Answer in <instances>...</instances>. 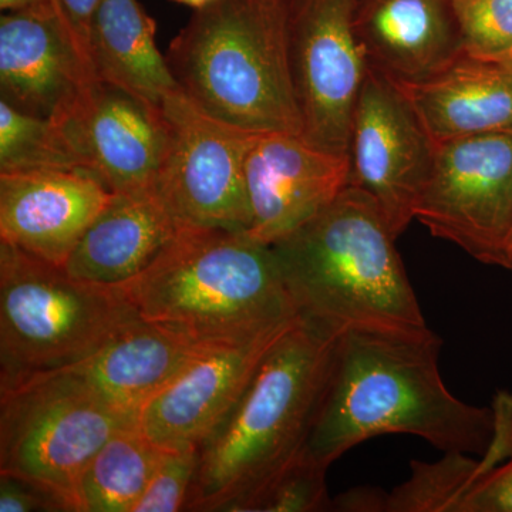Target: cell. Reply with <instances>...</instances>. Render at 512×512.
Masks as SVG:
<instances>
[{"instance_id": "cell-32", "label": "cell", "mask_w": 512, "mask_h": 512, "mask_svg": "<svg viewBox=\"0 0 512 512\" xmlns=\"http://www.w3.org/2000/svg\"><path fill=\"white\" fill-rule=\"evenodd\" d=\"M46 3H59V0H0V8L3 12H15V10L36 8Z\"/></svg>"}, {"instance_id": "cell-4", "label": "cell", "mask_w": 512, "mask_h": 512, "mask_svg": "<svg viewBox=\"0 0 512 512\" xmlns=\"http://www.w3.org/2000/svg\"><path fill=\"white\" fill-rule=\"evenodd\" d=\"M117 289L141 319L197 343L245 342L298 319L274 248L247 232L184 229Z\"/></svg>"}, {"instance_id": "cell-10", "label": "cell", "mask_w": 512, "mask_h": 512, "mask_svg": "<svg viewBox=\"0 0 512 512\" xmlns=\"http://www.w3.org/2000/svg\"><path fill=\"white\" fill-rule=\"evenodd\" d=\"M414 220L481 264L501 266L512 228V134L437 144Z\"/></svg>"}, {"instance_id": "cell-28", "label": "cell", "mask_w": 512, "mask_h": 512, "mask_svg": "<svg viewBox=\"0 0 512 512\" xmlns=\"http://www.w3.org/2000/svg\"><path fill=\"white\" fill-rule=\"evenodd\" d=\"M460 512H512V454L478 478Z\"/></svg>"}, {"instance_id": "cell-27", "label": "cell", "mask_w": 512, "mask_h": 512, "mask_svg": "<svg viewBox=\"0 0 512 512\" xmlns=\"http://www.w3.org/2000/svg\"><path fill=\"white\" fill-rule=\"evenodd\" d=\"M197 468L198 447L163 448L134 512L185 511Z\"/></svg>"}, {"instance_id": "cell-18", "label": "cell", "mask_w": 512, "mask_h": 512, "mask_svg": "<svg viewBox=\"0 0 512 512\" xmlns=\"http://www.w3.org/2000/svg\"><path fill=\"white\" fill-rule=\"evenodd\" d=\"M356 29L367 64L397 84L429 79L464 52L450 0H360Z\"/></svg>"}, {"instance_id": "cell-25", "label": "cell", "mask_w": 512, "mask_h": 512, "mask_svg": "<svg viewBox=\"0 0 512 512\" xmlns=\"http://www.w3.org/2000/svg\"><path fill=\"white\" fill-rule=\"evenodd\" d=\"M329 466L303 451L301 456L285 468L258 494L254 495L241 512H318L333 510L326 474Z\"/></svg>"}, {"instance_id": "cell-13", "label": "cell", "mask_w": 512, "mask_h": 512, "mask_svg": "<svg viewBox=\"0 0 512 512\" xmlns=\"http://www.w3.org/2000/svg\"><path fill=\"white\" fill-rule=\"evenodd\" d=\"M348 185L349 154L323 150L286 131L261 133L245 160L251 214L247 234L274 245L328 207Z\"/></svg>"}, {"instance_id": "cell-12", "label": "cell", "mask_w": 512, "mask_h": 512, "mask_svg": "<svg viewBox=\"0 0 512 512\" xmlns=\"http://www.w3.org/2000/svg\"><path fill=\"white\" fill-rule=\"evenodd\" d=\"M55 123L84 171L107 190L153 187L168 141L163 110L116 84L93 79Z\"/></svg>"}, {"instance_id": "cell-15", "label": "cell", "mask_w": 512, "mask_h": 512, "mask_svg": "<svg viewBox=\"0 0 512 512\" xmlns=\"http://www.w3.org/2000/svg\"><path fill=\"white\" fill-rule=\"evenodd\" d=\"M291 325L245 342L205 343L141 406L138 427L161 448L200 446L231 412L265 353Z\"/></svg>"}, {"instance_id": "cell-1", "label": "cell", "mask_w": 512, "mask_h": 512, "mask_svg": "<svg viewBox=\"0 0 512 512\" xmlns=\"http://www.w3.org/2000/svg\"><path fill=\"white\" fill-rule=\"evenodd\" d=\"M441 345L433 330L417 338L340 336L308 453L330 467L357 444L384 434H410L443 453L485 456L497 414L447 389L439 367Z\"/></svg>"}, {"instance_id": "cell-7", "label": "cell", "mask_w": 512, "mask_h": 512, "mask_svg": "<svg viewBox=\"0 0 512 512\" xmlns=\"http://www.w3.org/2000/svg\"><path fill=\"white\" fill-rule=\"evenodd\" d=\"M137 413L111 403L72 369L0 387V474L56 495L74 512L87 464Z\"/></svg>"}, {"instance_id": "cell-33", "label": "cell", "mask_w": 512, "mask_h": 512, "mask_svg": "<svg viewBox=\"0 0 512 512\" xmlns=\"http://www.w3.org/2000/svg\"><path fill=\"white\" fill-rule=\"evenodd\" d=\"M500 268H505L512 272V228L504 244L503 259H501Z\"/></svg>"}, {"instance_id": "cell-24", "label": "cell", "mask_w": 512, "mask_h": 512, "mask_svg": "<svg viewBox=\"0 0 512 512\" xmlns=\"http://www.w3.org/2000/svg\"><path fill=\"white\" fill-rule=\"evenodd\" d=\"M57 170L86 173L62 128L0 100V173Z\"/></svg>"}, {"instance_id": "cell-34", "label": "cell", "mask_w": 512, "mask_h": 512, "mask_svg": "<svg viewBox=\"0 0 512 512\" xmlns=\"http://www.w3.org/2000/svg\"><path fill=\"white\" fill-rule=\"evenodd\" d=\"M171 2L178 3V5L188 6L194 10H201L210 6L215 0H171Z\"/></svg>"}, {"instance_id": "cell-21", "label": "cell", "mask_w": 512, "mask_h": 512, "mask_svg": "<svg viewBox=\"0 0 512 512\" xmlns=\"http://www.w3.org/2000/svg\"><path fill=\"white\" fill-rule=\"evenodd\" d=\"M157 23L138 0H101L89 36L96 79L106 80L161 109L180 92L156 42Z\"/></svg>"}, {"instance_id": "cell-8", "label": "cell", "mask_w": 512, "mask_h": 512, "mask_svg": "<svg viewBox=\"0 0 512 512\" xmlns=\"http://www.w3.org/2000/svg\"><path fill=\"white\" fill-rule=\"evenodd\" d=\"M360 0H281L286 60L302 137L348 154L353 111L367 73L357 36Z\"/></svg>"}, {"instance_id": "cell-16", "label": "cell", "mask_w": 512, "mask_h": 512, "mask_svg": "<svg viewBox=\"0 0 512 512\" xmlns=\"http://www.w3.org/2000/svg\"><path fill=\"white\" fill-rule=\"evenodd\" d=\"M111 195L82 171L0 173V241L63 266Z\"/></svg>"}, {"instance_id": "cell-22", "label": "cell", "mask_w": 512, "mask_h": 512, "mask_svg": "<svg viewBox=\"0 0 512 512\" xmlns=\"http://www.w3.org/2000/svg\"><path fill=\"white\" fill-rule=\"evenodd\" d=\"M161 453L137 423L117 430L83 471L74 512H134Z\"/></svg>"}, {"instance_id": "cell-19", "label": "cell", "mask_w": 512, "mask_h": 512, "mask_svg": "<svg viewBox=\"0 0 512 512\" xmlns=\"http://www.w3.org/2000/svg\"><path fill=\"white\" fill-rule=\"evenodd\" d=\"M397 86L436 144L481 134H512L510 62L463 52L429 79Z\"/></svg>"}, {"instance_id": "cell-3", "label": "cell", "mask_w": 512, "mask_h": 512, "mask_svg": "<svg viewBox=\"0 0 512 512\" xmlns=\"http://www.w3.org/2000/svg\"><path fill=\"white\" fill-rule=\"evenodd\" d=\"M338 336L296 319L265 353L231 412L198 446L185 511L241 512L308 446Z\"/></svg>"}, {"instance_id": "cell-35", "label": "cell", "mask_w": 512, "mask_h": 512, "mask_svg": "<svg viewBox=\"0 0 512 512\" xmlns=\"http://www.w3.org/2000/svg\"><path fill=\"white\" fill-rule=\"evenodd\" d=\"M256 2L262 3V5L272 9H279V5H281V0H256Z\"/></svg>"}, {"instance_id": "cell-31", "label": "cell", "mask_w": 512, "mask_h": 512, "mask_svg": "<svg viewBox=\"0 0 512 512\" xmlns=\"http://www.w3.org/2000/svg\"><path fill=\"white\" fill-rule=\"evenodd\" d=\"M387 494H376L375 490L350 491L333 500V510L339 511H386Z\"/></svg>"}, {"instance_id": "cell-20", "label": "cell", "mask_w": 512, "mask_h": 512, "mask_svg": "<svg viewBox=\"0 0 512 512\" xmlns=\"http://www.w3.org/2000/svg\"><path fill=\"white\" fill-rule=\"evenodd\" d=\"M202 345L137 316L93 356L69 369L111 403L138 413Z\"/></svg>"}, {"instance_id": "cell-5", "label": "cell", "mask_w": 512, "mask_h": 512, "mask_svg": "<svg viewBox=\"0 0 512 512\" xmlns=\"http://www.w3.org/2000/svg\"><path fill=\"white\" fill-rule=\"evenodd\" d=\"M165 59L184 96L212 119L251 133L302 136L281 8L215 0L195 10Z\"/></svg>"}, {"instance_id": "cell-29", "label": "cell", "mask_w": 512, "mask_h": 512, "mask_svg": "<svg viewBox=\"0 0 512 512\" xmlns=\"http://www.w3.org/2000/svg\"><path fill=\"white\" fill-rule=\"evenodd\" d=\"M0 512H67L56 495L22 478L0 474Z\"/></svg>"}, {"instance_id": "cell-2", "label": "cell", "mask_w": 512, "mask_h": 512, "mask_svg": "<svg viewBox=\"0 0 512 512\" xmlns=\"http://www.w3.org/2000/svg\"><path fill=\"white\" fill-rule=\"evenodd\" d=\"M376 201L348 185L272 245L298 318L332 336L431 332Z\"/></svg>"}, {"instance_id": "cell-26", "label": "cell", "mask_w": 512, "mask_h": 512, "mask_svg": "<svg viewBox=\"0 0 512 512\" xmlns=\"http://www.w3.org/2000/svg\"><path fill=\"white\" fill-rule=\"evenodd\" d=\"M464 52L512 63V0H450Z\"/></svg>"}, {"instance_id": "cell-17", "label": "cell", "mask_w": 512, "mask_h": 512, "mask_svg": "<svg viewBox=\"0 0 512 512\" xmlns=\"http://www.w3.org/2000/svg\"><path fill=\"white\" fill-rule=\"evenodd\" d=\"M184 229L153 187L113 192L64 271L79 281L120 288L146 272Z\"/></svg>"}, {"instance_id": "cell-9", "label": "cell", "mask_w": 512, "mask_h": 512, "mask_svg": "<svg viewBox=\"0 0 512 512\" xmlns=\"http://www.w3.org/2000/svg\"><path fill=\"white\" fill-rule=\"evenodd\" d=\"M168 141L154 191L185 229L247 232L245 160L261 133L212 119L183 92L164 101Z\"/></svg>"}, {"instance_id": "cell-14", "label": "cell", "mask_w": 512, "mask_h": 512, "mask_svg": "<svg viewBox=\"0 0 512 512\" xmlns=\"http://www.w3.org/2000/svg\"><path fill=\"white\" fill-rule=\"evenodd\" d=\"M94 76L59 3L3 12L0 100L30 116L57 121Z\"/></svg>"}, {"instance_id": "cell-11", "label": "cell", "mask_w": 512, "mask_h": 512, "mask_svg": "<svg viewBox=\"0 0 512 512\" xmlns=\"http://www.w3.org/2000/svg\"><path fill=\"white\" fill-rule=\"evenodd\" d=\"M436 146L399 86L367 67L350 130V184L376 201L396 239L414 221Z\"/></svg>"}, {"instance_id": "cell-23", "label": "cell", "mask_w": 512, "mask_h": 512, "mask_svg": "<svg viewBox=\"0 0 512 512\" xmlns=\"http://www.w3.org/2000/svg\"><path fill=\"white\" fill-rule=\"evenodd\" d=\"M500 463L493 453L485 454L481 461L463 453H444L436 463L414 460L409 480L387 494L386 511L460 512L478 478Z\"/></svg>"}, {"instance_id": "cell-6", "label": "cell", "mask_w": 512, "mask_h": 512, "mask_svg": "<svg viewBox=\"0 0 512 512\" xmlns=\"http://www.w3.org/2000/svg\"><path fill=\"white\" fill-rule=\"evenodd\" d=\"M137 316L119 289L0 241V387L79 365Z\"/></svg>"}, {"instance_id": "cell-30", "label": "cell", "mask_w": 512, "mask_h": 512, "mask_svg": "<svg viewBox=\"0 0 512 512\" xmlns=\"http://www.w3.org/2000/svg\"><path fill=\"white\" fill-rule=\"evenodd\" d=\"M100 3L101 0H59L60 8H62L66 19L69 20L84 53L89 57V62L90 28H92L93 18Z\"/></svg>"}]
</instances>
